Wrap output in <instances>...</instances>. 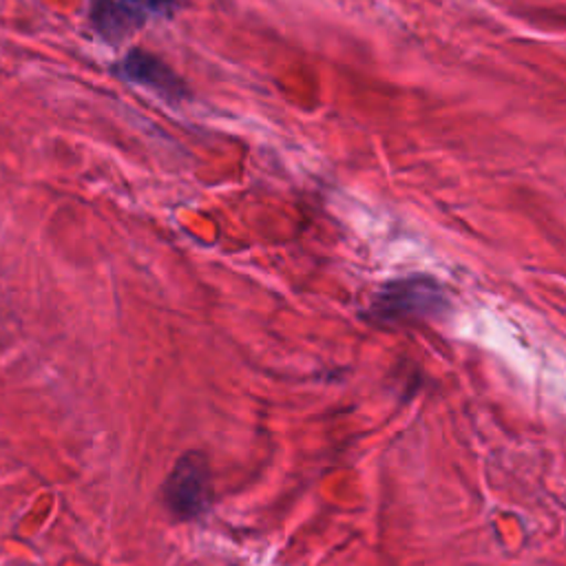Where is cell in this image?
<instances>
[{
  "instance_id": "cell-2",
  "label": "cell",
  "mask_w": 566,
  "mask_h": 566,
  "mask_svg": "<svg viewBox=\"0 0 566 566\" xmlns=\"http://www.w3.org/2000/svg\"><path fill=\"white\" fill-rule=\"evenodd\" d=\"M161 497L168 511L179 520H195L203 515L212 497L208 460L199 451L184 453L170 469Z\"/></svg>"
},
{
  "instance_id": "cell-3",
  "label": "cell",
  "mask_w": 566,
  "mask_h": 566,
  "mask_svg": "<svg viewBox=\"0 0 566 566\" xmlns=\"http://www.w3.org/2000/svg\"><path fill=\"white\" fill-rule=\"evenodd\" d=\"M188 0H93L88 9L91 27L108 42H119L150 18L172 15Z\"/></svg>"
},
{
  "instance_id": "cell-1",
  "label": "cell",
  "mask_w": 566,
  "mask_h": 566,
  "mask_svg": "<svg viewBox=\"0 0 566 566\" xmlns=\"http://www.w3.org/2000/svg\"><path fill=\"white\" fill-rule=\"evenodd\" d=\"M447 296L442 287L429 276H407L385 283L371 305L369 314L378 323H400L429 318L447 307Z\"/></svg>"
},
{
  "instance_id": "cell-4",
  "label": "cell",
  "mask_w": 566,
  "mask_h": 566,
  "mask_svg": "<svg viewBox=\"0 0 566 566\" xmlns=\"http://www.w3.org/2000/svg\"><path fill=\"white\" fill-rule=\"evenodd\" d=\"M119 75L137 86H144L157 95H161L164 99L170 102H179L188 95L186 84L181 82V77L168 66L164 64L159 57L146 53V51H130L126 53L119 64Z\"/></svg>"
}]
</instances>
